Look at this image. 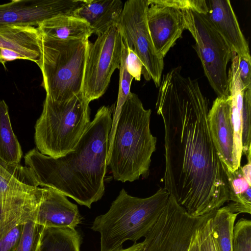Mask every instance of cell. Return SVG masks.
<instances>
[{
  "label": "cell",
  "mask_w": 251,
  "mask_h": 251,
  "mask_svg": "<svg viewBox=\"0 0 251 251\" xmlns=\"http://www.w3.org/2000/svg\"><path fill=\"white\" fill-rule=\"evenodd\" d=\"M155 108L165 129L164 188L191 215L228 203L225 168L209 128V102L198 81L176 67L161 79Z\"/></svg>",
  "instance_id": "6da1fadb"
},
{
  "label": "cell",
  "mask_w": 251,
  "mask_h": 251,
  "mask_svg": "<svg viewBox=\"0 0 251 251\" xmlns=\"http://www.w3.org/2000/svg\"><path fill=\"white\" fill-rule=\"evenodd\" d=\"M115 108V104L100 107L75 149L65 155L53 158L36 148L25 154V166L39 186L53 189L89 208L101 199Z\"/></svg>",
  "instance_id": "7a4b0ae2"
},
{
  "label": "cell",
  "mask_w": 251,
  "mask_h": 251,
  "mask_svg": "<svg viewBox=\"0 0 251 251\" xmlns=\"http://www.w3.org/2000/svg\"><path fill=\"white\" fill-rule=\"evenodd\" d=\"M151 113L130 92L118 116L113 118L107 166L115 180L132 182L148 176L157 142L150 129Z\"/></svg>",
  "instance_id": "3957f363"
},
{
  "label": "cell",
  "mask_w": 251,
  "mask_h": 251,
  "mask_svg": "<svg viewBox=\"0 0 251 251\" xmlns=\"http://www.w3.org/2000/svg\"><path fill=\"white\" fill-rule=\"evenodd\" d=\"M170 195L160 188L153 195L140 198L123 188L109 210L97 217L91 228L100 235V251H120L128 240L136 243L157 221Z\"/></svg>",
  "instance_id": "277c9868"
},
{
  "label": "cell",
  "mask_w": 251,
  "mask_h": 251,
  "mask_svg": "<svg viewBox=\"0 0 251 251\" xmlns=\"http://www.w3.org/2000/svg\"><path fill=\"white\" fill-rule=\"evenodd\" d=\"M82 92L58 101L46 95L35 126L36 149L58 158L73 151L89 126V103Z\"/></svg>",
  "instance_id": "5b68a950"
},
{
  "label": "cell",
  "mask_w": 251,
  "mask_h": 251,
  "mask_svg": "<svg viewBox=\"0 0 251 251\" xmlns=\"http://www.w3.org/2000/svg\"><path fill=\"white\" fill-rule=\"evenodd\" d=\"M88 41L42 38L39 67L46 95L62 101L82 92Z\"/></svg>",
  "instance_id": "8992f818"
},
{
  "label": "cell",
  "mask_w": 251,
  "mask_h": 251,
  "mask_svg": "<svg viewBox=\"0 0 251 251\" xmlns=\"http://www.w3.org/2000/svg\"><path fill=\"white\" fill-rule=\"evenodd\" d=\"M185 29L193 37L195 49L204 74L217 97L229 96L227 65L233 51L206 16L190 10H182Z\"/></svg>",
  "instance_id": "52a82bcc"
},
{
  "label": "cell",
  "mask_w": 251,
  "mask_h": 251,
  "mask_svg": "<svg viewBox=\"0 0 251 251\" xmlns=\"http://www.w3.org/2000/svg\"><path fill=\"white\" fill-rule=\"evenodd\" d=\"M123 40L117 25L88 41L82 92L91 102L106 92L111 76L121 65Z\"/></svg>",
  "instance_id": "ba28073f"
},
{
  "label": "cell",
  "mask_w": 251,
  "mask_h": 251,
  "mask_svg": "<svg viewBox=\"0 0 251 251\" xmlns=\"http://www.w3.org/2000/svg\"><path fill=\"white\" fill-rule=\"evenodd\" d=\"M148 6V0L126 1L116 25L126 45L142 61L145 79H152L156 87H159L164 60L159 59L155 52L147 24Z\"/></svg>",
  "instance_id": "9c48e42d"
},
{
  "label": "cell",
  "mask_w": 251,
  "mask_h": 251,
  "mask_svg": "<svg viewBox=\"0 0 251 251\" xmlns=\"http://www.w3.org/2000/svg\"><path fill=\"white\" fill-rule=\"evenodd\" d=\"M206 215H190L170 196L165 208L144 237L142 251H189L194 234Z\"/></svg>",
  "instance_id": "30bf717a"
},
{
  "label": "cell",
  "mask_w": 251,
  "mask_h": 251,
  "mask_svg": "<svg viewBox=\"0 0 251 251\" xmlns=\"http://www.w3.org/2000/svg\"><path fill=\"white\" fill-rule=\"evenodd\" d=\"M83 0H13L0 4V27H37L42 21L62 14H72Z\"/></svg>",
  "instance_id": "8fae6325"
},
{
  "label": "cell",
  "mask_w": 251,
  "mask_h": 251,
  "mask_svg": "<svg viewBox=\"0 0 251 251\" xmlns=\"http://www.w3.org/2000/svg\"><path fill=\"white\" fill-rule=\"evenodd\" d=\"M147 24L155 52L161 60L164 58L185 29L182 10L148 0Z\"/></svg>",
  "instance_id": "7c38bea8"
},
{
  "label": "cell",
  "mask_w": 251,
  "mask_h": 251,
  "mask_svg": "<svg viewBox=\"0 0 251 251\" xmlns=\"http://www.w3.org/2000/svg\"><path fill=\"white\" fill-rule=\"evenodd\" d=\"M42 190L27 167L0 160V210L37 200Z\"/></svg>",
  "instance_id": "4fadbf2b"
},
{
  "label": "cell",
  "mask_w": 251,
  "mask_h": 251,
  "mask_svg": "<svg viewBox=\"0 0 251 251\" xmlns=\"http://www.w3.org/2000/svg\"><path fill=\"white\" fill-rule=\"evenodd\" d=\"M208 121L211 136L224 167L231 172L233 168V127L229 96L217 97L209 109Z\"/></svg>",
  "instance_id": "5bb4252c"
},
{
  "label": "cell",
  "mask_w": 251,
  "mask_h": 251,
  "mask_svg": "<svg viewBox=\"0 0 251 251\" xmlns=\"http://www.w3.org/2000/svg\"><path fill=\"white\" fill-rule=\"evenodd\" d=\"M42 188L34 221L45 227L75 229L81 221L77 206L57 191Z\"/></svg>",
  "instance_id": "9a60e30c"
},
{
  "label": "cell",
  "mask_w": 251,
  "mask_h": 251,
  "mask_svg": "<svg viewBox=\"0 0 251 251\" xmlns=\"http://www.w3.org/2000/svg\"><path fill=\"white\" fill-rule=\"evenodd\" d=\"M205 15L218 32L238 56L250 53L248 43L229 0H206Z\"/></svg>",
  "instance_id": "2e32d148"
},
{
  "label": "cell",
  "mask_w": 251,
  "mask_h": 251,
  "mask_svg": "<svg viewBox=\"0 0 251 251\" xmlns=\"http://www.w3.org/2000/svg\"><path fill=\"white\" fill-rule=\"evenodd\" d=\"M123 7L121 0H83L72 15L85 20L99 36L117 24Z\"/></svg>",
  "instance_id": "e0dca14e"
},
{
  "label": "cell",
  "mask_w": 251,
  "mask_h": 251,
  "mask_svg": "<svg viewBox=\"0 0 251 251\" xmlns=\"http://www.w3.org/2000/svg\"><path fill=\"white\" fill-rule=\"evenodd\" d=\"M41 35L38 28L31 26L7 25L0 27V48L15 50L38 66L41 57Z\"/></svg>",
  "instance_id": "ac0fdd59"
},
{
  "label": "cell",
  "mask_w": 251,
  "mask_h": 251,
  "mask_svg": "<svg viewBox=\"0 0 251 251\" xmlns=\"http://www.w3.org/2000/svg\"><path fill=\"white\" fill-rule=\"evenodd\" d=\"M232 63L228 73V90L231 100V118L233 127V161L234 170L241 166L242 155V116L245 88L240 79L237 67V55L233 51Z\"/></svg>",
  "instance_id": "d6986e66"
},
{
  "label": "cell",
  "mask_w": 251,
  "mask_h": 251,
  "mask_svg": "<svg viewBox=\"0 0 251 251\" xmlns=\"http://www.w3.org/2000/svg\"><path fill=\"white\" fill-rule=\"evenodd\" d=\"M41 37L46 40H89L93 34L89 25L72 14L58 15L46 19L37 27Z\"/></svg>",
  "instance_id": "ffe728a7"
},
{
  "label": "cell",
  "mask_w": 251,
  "mask_h": 251,
  "mask_svg": "<svg viewBox=\"0 0 251 251\" xmlns=\"http://www.w3.org/2000/svg\"><path fill=\"white\" fill-rule=\"evenodd\" d=\"M35 209L17 206L0 210V251H16L24 224L34 219Z\"/></svg>",
  "instance_id": "44dd1931"
},
{
  "label": "cell",
  "mask_w": 251,
  "mask_h": 251,
  "mask_svg": "<svg viewBox=\"0 0 251 251\" xmlns=\"http://www.w3.org/2000/svg\"><path fill=\"white\" fill-rule=\"evenodd\" d=\"M23 152L14 134L4 100H0V160L10 165L20 164Z\"/></svg>",
  "instance_id": "7402d4cb"
},
{
  "label": "cell",
  "mask_w": 251,
  "mask_h": 251,
  "mask_svg": "<svg viewBox=\"0 0 251 251\" xmlns=\"http://www.w3.org/2000/svg\"><path fill=\"white\" fill-rule=\"evenodd\" d=\"M225 170L229 191V200L226 206L233 213L250 214L251 183L243 176L241 166L233 172Z\"/></svg>",
  "instance_id": "603a6c76"
},
{
  "label": "cell",
  "mask_w": 251,
  "mask_h": 251,
  "mask_svg": "<svg viewBox=\"0 0 251 251\" xmlns=\"http://www.w3.org/2000/svg\"><path fill=\"white\" fill-rule=\"evenodd\" d=\"M80 243L75 229L45 227L40 251H80Z\"/></svg>",
  "instance_id": "cb8c5ba5"
},
{
  "label": "cell",
  "mask_w": 251,
  "mask_h": 251,
  "mask_svg": "<svg viewBox=\"0 0 251 251\" xmlns=\"http://www.w3.org/2000/svg\"><path fill=\"white\" fill-rule=\"evenodd\" d=\"M238 214L226 206L212 212V225L218 251H232L233 230Z\"/></svg>",
  "instance_id": "d4e9b609"
},
{
  "label": "cell",
  "mask_w": 251,
  "mask_h": 251,
  "mask_svg": "<svg viewBox=\"0 0 251 251\" xmlns=\"http://www.w3.org/2000/svg\"><path fill=\"white\" fill-rule=\"evenodd\" d=\"M213 212L206 215L196 229L190 245L192 251H218L212 225Z\"/></svg>",
  "instance_id": "484cf974"
},
{
  "label": "cell",
  "mask_w": 251,
  "mask_h": 251,
  "mask_svg": "<svg viewBox=\"0 0 251 251\" xmlns=\"http://www.w3.org/2000/svg\"><path fill=\"white\" fill-rule=\"evenodd\" d=\"M45 229L34 220L25 223L16 251H40Z\"/></svg>",
  "instance_id": "4316f807"
},
{
  "label": "cell",
  "mask_w": 251,
  "mask_h": 251,
  "mask_svg": "<svg viewBox=\"0 0 251 251\" xmlns=\"http://www.w3.org/2000/svg\"><path fill=\"white\" fill-rule=\"evenodd\" d=\"M127 53V47L125 42L123 43V50L120 67L119 86L117 103L115 105L114 115L118 116L121 107L130 93V87L133 77L128 73L126 66V58Z\"/></svg>",
  "instance_id": "83f0119b"
},
{
  "label": "cell",
  "mask_w": 251,
  "mask_h": 251,
  "mask_svg": "<svg viewBox=\"0 0 251 251\" xmlns=\"http://www.w3.org/2000/svg\"><path fill=\"white\" fill-rule=\"evenodd\" d=\"M242 144V154L246 156L248 161H251V89H246L244 92Z\"/></svg>",
  "instance_id": "f1b7e54d"
},
{
  "label": "cell",
  "mask_w": 251,
  "mask_h": 251,
  "mask_svg": "<svg viewBox=\"0 0 251 251\" xmlns=\"http://www.w3.org/2000/svg\"><path fill=\"white\" fill-rule=\"evenodd\" d=\"M232 251H251V221L241 218L233 230Z\"/></svg>",
  "instance_id": "f546056e"
},
{
  "label": "cell",
  "mask_w": 251,
  "mask_h": 251,
  "mask_svg": "<svg viewBox=\"0 0 251 251\" xmlns=\"http://www.w3.org/2000/svg\"><path fill=\"white\" fill-rule=\"evenodd\" d=\"M160 4L173 7L180 10H190L206 15L207 6L206 0H155Z\"/></svg>",
  "instance_id": "4dcf8cb0"
},
{
  "label": "cell",
  "mask_w": 251,
  "mask_h": 251,
  "mask_svg": "<svg viewBox=\"0 0 251 251\" xmlns=\"http://www.w3.org/2000/svg\"><path fill=\"white\" fill-rule=\"evenodd\" d=\"M237 67L244 87L246 89H251V56L250 53L244 55H237Z\"/></svg>",
  "instance_id": "1f68e13d"
},
{
  "label": "cell",
  "mask_w": 251,
  "mask_h": 251,
  "mask_svg": "<svg viewBox=\"0 0 251 251\" xmlns=\"http://www.w3.org/2000/svg\"><path fill=\"white\" fill-rule=\"evenodd\" d=\"M127 47L126 66L128 73L137 81L141 80L144 69L143 64L137 54L130 48Z\"/></svg>",
  "instance_id": "d6a6232c"
},
{
  "label": "cell",
  "mask_w": 251,
  "mask_h": 251,
  "mask_svg": "<svg viewBox=\"0 0 251 251\" xmlns=\"http://www.w3.org/2000/svg\"><path fill=\"white\" fill-rule=\"evenodd\" d=\"M17 59L26 60V58L23 54L15 50L0 48V63L4 66L7 62Z\"/></svg>",
  "instance_id": "836d02e7"
},
{
  "label": "cell",
  "mask_w": 251,
  "mask_h": 251,
  "mask_svg": "<svg viewBox=\"0 0 251 251\" xmlns=\"http://www.w3.org/2000/svg\"><path fill=\"white\" fill-rule=\"evenodd\" d=\"M241 168L243 176L251 183V162H248L247 164Z\"/></svg>",
  "instance_id": "e575fe53"
},
{
  "label": "cell",
  "mask_w": 251,
  "mask_h": 251,
  "mask_svg": "<svg viewBox=\"0 0 251 251\" xmlns=\"http://www.w3.org/2000/svg\"><path fill=\"white\" fill-rule=\"evenodd\" d=\"M143 247V242L139 243H134L131 246L126 248L123 249L120 251H142Z\"/></svg>",
  "instance_id": "d590c367"
}]
</instances>
